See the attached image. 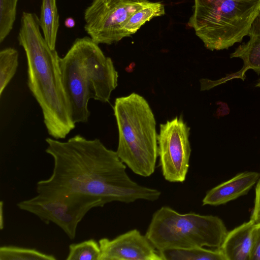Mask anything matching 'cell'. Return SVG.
<instances>
[{
  "label": "cell",
  "mask_w": 260,
  "mask_h": 260,
  "mask_svg": "<svg viewBox=\"0 0 260 260\" xmlns=\"http://www.w3.org/2000/svg\"><path fill=\"white\" fill-rule=\"evenodd\" d=\"M45 141V152L52 157L54 165L50 177L37 183L38 195L79 193L100 199L105 205L140 200L153 202L160 197L159 190L132 180L116 151L99 139L77 135L65 142L51 138Z\"/></svg>",
  "instance_id": "6da1fadb"
},
{
  "label": "cell",
  "mask_w": 260,
  "mask_h": 260,
  "mask_svg": "<svg viewBox=\"0 0 260 260\" xmlns=\"http://www.w3.org/2000/svg\"><path fill=\"white\" fill-rule=\"evenodd\" d=\"M36 14L23 12L18 41L26 54L27 85L40 107L49 135L63 139L75 128L63 87L57 52L41 33Z\"/></svg>",
  "instance_id": "7a4b0ae2"
},
{
  "label": "cell",
  "mask_w": 260,
  "mask_h": 260,
  "mask_svg": "<svg viewBox=\"0 0 260 260\" xmlns=\"http://www.w3.org/2000/svg\"><path fill=\"white\" fill-rule=\"evenodd\" d=\"M59 64L71 118L75 124L86 122L89 101L108 102L117 86L118 72L111 58L88 37L76 39Z\"/></svg>",
  "instance_id": "3957f363"
},
{
  "label": "cell",
  "mask_w": 260,
  "mask_h": 260,
  "mask_svg": "<svg viewBox=\"0 0 260 260\" xmlns=\"http://www.w3.org/2000/svg\"><path fill=\"white\" fill-rule=\"evenodd\" d=\"M118 131L117 154L135 174L147 177L155 171L158 134L150 107L141 95L132 93L116 99L113 107Z\"/></svg>",
  "instance_id": "277c9868"
},
{
  "label": "cell",
  "mask_w": 260,
  "mask_h": 260,
  "mask_svg": "<svg viewBox=\"0 0 260 260\" xmlns=\"http://www.w3.org/2000/svg\"><path fill=\"white\" fill-rule=\"evenodd\" d=\"M260 11V0H194L188 25L205 47L228 49L248 36Z\"/></svg>",
  "instance_id": "5b68a950"
},
{
  "label": "cell",
  "mask_w": 260,
  "mask_h": 260,
  "mask_svg": "<svg viewBox=\"0 0 260 260\" xmlns=\"http://www.w3.org/2000/svg\"><path fill=\"white\" fill-rule=\"evenodd\" d=\"M228 232L217 216L194 212L181 214L162 206L153 213L145 235L161 251L198 247L218 248Z\"/></svg>",
  "instance_id": "8992f818"
},
{
  "label": "cell",
  "mask_w": 260,
  "mask_h": 260,
  "mask_svg": "<svg viewBox=\"0 0 260 260\" xmlns=\"http://www.w3.org/2000/svg\"><path fill=\"white\" fill-rule=\"evenodd\" d=\"M105 205L100 199L79 193L55 196L37 194L17 203L19 209L38 217L45 224L52 222L71 239L75 238L79 223L92 209Z\"/></svg>",
  "instance_id": "52a82bcc"
},
{
  "label": "cell",
  "mask_w": 260,
  "mask_h": 260,
  "mask_svg": "<svg viewBox=\"0 0 260 260\" xmlns=\"http://www.w3.org/2000/svg\"><path fill=\"white\" fill-rule=\"evenodd\" d=\"M149 0H93L84 12V29L96 44L110 45L126 37L130 17Z\"/></svg>",
  "instance_id": "ba28073f"
},
{
  "label": "cell",
  "mask_w": 260,
  "mask_h": 260,
  "mask_svg": "<svg viewBox=\"0 0 260 260\" xmlns=\"http://www.w3.org/2000/svg\"><path fill=\"white\" fill-rule=\"evenodd\" d=\"M189 131L181 116L160 124L158 156L162 176L170 182L182 183L186 179L191 153Z\"/></svg>",
  "instance_id": "9c48e42d"
},
{
  "label": "cell",
  "mask_w": 260,
  "mask_h": 260,
  "mask_svg": "<svg viewBox=\"0 0 260 260\" xmlns=\"http://www.w3.org/2000/svg\"><path fill=\"white\" fill-rule=\"evenodd\" d=\"M100 260H162L159 251L146 236L137 229L130 230L113 239L99 241Z\"/></svg>",
  "instance_id": "30bf717a"
},
{
  "label": "cell",
  "mask_w": 260,
  "mask_h": 260,
  "mask_svg": "<svg viewBox=\"0 0 260 260\" xmlns=\"http://www.w3.org/2000/svg\"><path fill=\"white\" fill-rule=\"evenodd\" d=\"M248 36L249 37V41L239 45L230 55L231 58H239L243 60L242 69L219 80H208L207 84L209 88L234 79H241L244 81L245 73L249 69L260 74V11L252 23Z\"/></svg>",
  "instance_id": "8fae6325"
},
{
  "label": "cell",
  "mask_w": 260,
  "mask_h": 260,
  "mask_svg": "<svg viewBox=\"0 0 260 260\" xmlns=\"http://www.w3.org/2000/svg\"><path fill=\"white\" fill-rule=\"evenodd\" d=\"M259 177L260 174L256 172L239 173L209 190L202 200V205L218 206L244 196L256 183Z\"/></svg>",
  "instance_id": "7c38bea8"
},
{
  "label": "cell",
  "mask_w": 260,
  "mask_h": 260,
  "mask_svg": "<svg viewBox=\"0 0 260 260\" xmlns=\"http://www.w3.org/2000/svg\"><path fill=\"white\" fill-rule=\"evenodd\" d=\"M255 224L250 219L228 232L218 248L226 260H250L252 233Z\"/></svg>",
  "instance_id": "4fadbf2b"
},
{
  "label": "cell",
  "mask_w": 260,
  "mask_h": 260,
  "mask_svg": "<svg viewBox=\"0 0 260 260\" xmlns=\"http://www.w3.org/2000/svg\"><path fill=\"white\" fill-rule=\"evenodd\" d=\"M59 18L56 1L42 0L40 26L45 39L52 49H55Z\"/></svg>",
  "instance_id": "5bb4252c"
},
{
  "label": "cell",
  "mask_w": 260,
  "mask_h": 260,
  "mask_svg": "<svg viewBox=\"0 0 260 260\" xmlns=\"http://www.w3.org/2000/svg\"><path fill=\"white\" fill-rule=\"evenodd\" d=\"M158 251L162 260H226L219 248L211 250L204 247H198Z\"/></svg>",
  "instance_id": "9a60e30c"
},
{
  "label": "cell",
  "mask_w": 260,
  "mask_h": 260,
  "mask_svg": "<svg viewBox=\"0 0 260 260\" xmlns=\"http://www.w3.org/2000/svg\"><path fill=\"white\" fill-rule=\"evenodd\" d=\"M165 13L164 5L160 2H150L136 11L124 26L126 37L136 33L146 22Z\"/></svg>",
  "instance_id": "2e32d148"
},
{
  "label": "cell",
  "mask_w": 260,
  "mask_h": 260,
  "mask_svg": "<svg viewBox=\"0 0 260 260\" xmlns=\"http://www.w3.org/2000/svg\"><path fill=\"white\" fill-rule=\"evenodd\" d=\"M18 52L9 47L0 52V96L16 73L18 66Z\"/></svg>",
  "instance_id": "e0dca14e"
},
{
  "label": "cell",
  "mask_w": 260,
  "mask_h": 260,
  "mask_svg": "<svg viewBox=\"0 0 260 260\" xmlns=\"http://www.w3.org/2000/svg\"><path fill=\"white\" fill-rule=\"evenodd\" d=\"M52 254L43 253L36 249L13 245L0 247V260H55Z\"/></svg>",
  "instance_id": "ac0fdd59"
},
{
  "label": "cell",
  "mask_w": 260,
  "mask_h": 260,
  "mask_svg": "<svg viewBox=\"0 0 260 260\" xmlns=\"http://www.w3.org/2000/svg\"><path fill=\"white\" fill-rule=\"evenodd\" d=\"M101 251L99 242L88 239L69 245L67 260H100Z\"/></svg>",
  "instance_id": "d6986e66"
},
{
  "label": "cell",
  "mask_w": 260,
  "mask_h": 260,
  "mask_svg": "<svg viewBox=\"0 0 260 260\" xmlns=\"http://www.w3.org/2000/svg\"><path fill=\"white\" fill-rule=\"evenodd\" d=\"M18 0H0V43L13 28L16 16Z\"/></svg>",
  "instance_id": "ffe728a7"
},
{
  "label": "cell",
  "mask_w": 260,
  "mask_h": 260,
  "mask_svg": "<svg viewBox=\"0 0 260 260\" xmlns=\"http://www.w3.org/2000/svg\"><path fill=\"white\" fill-rule=\"evenodd\" d=\"M250 260H260V223L255 224L253 230Z\"/></svg>",
  "instance_id": "44dd1931"
},
{
  "label": "cell",
  "mask_w": 260,
  "mask_h": 260,
  "mask_svg": "<svg viewBox=\"0 0 260 260\" xmlns=\"http://www.w3.org/2000/svg\"><path fill=\"white\" fill-rule=\"evenodd\" d=\"M250 219L255 224L260 223V177L255 187L254 205Z\"/></svg>",
  "instance_id": "7402d4cb"
},
{
  "label": "cell",
  "mask_w": 260,
  "mask_h": 260,
  "mask_svg": "<svg viewBox=\"0 0 260 260\" xmlns=\"http://www.w3.org/2000/svg\"><path fill=\"white\" fill-rule=\"evenodd\" d=\"M64 25L68 28H72L75 25V20L72 18L69 17L66 19Z\"/></svg>",
  "instance_id": "603a6c76"
},
{
  "label": "cell",
  "mask_w": 260,
  "mask_h": 260,
  "mask_svg": "<svg viewBox=\"0 0 260 260\" xmlns=\"http://www.w3.org/2000/svg\"><path fill=\"white\" fill-rule=\"evenodd\" d=\"M3 203L2 201L1 202V210H0V228L2 230L4 228V220L3 218Z\"/></svg>",
  "instance_id": "cb8c5ba5"
},
{
  "label": "cell",
  "mask_w": 260,
  "mask_h": 260,
  "mask_svg": "<svg viewBox=\"0 0 260 260\" xmlns=\"http://www.w3.org/2000/svg\"><path fill=\"white\" fill-rule=\"evenodd\" d=\"M255 86L257 87H260V79L258 80V82L255 85Z\"/></svg>",
  "instance_id": "d4e9b609"
}]
</instances>
